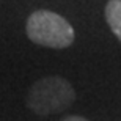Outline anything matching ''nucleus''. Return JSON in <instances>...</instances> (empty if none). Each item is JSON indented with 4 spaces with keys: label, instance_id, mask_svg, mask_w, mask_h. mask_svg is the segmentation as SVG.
<instances>
[{
    "label": "nucleus",
    "instance_id": "nucleus-1",
    "mask_svg": "<svg viewBox=\"0 0 121 121\" xmlns=\"http://www.w3.org/2000/svg\"><path fill=\"white\" fill-rule=\"evenodd\" d=\"M76 99L74 88L66 79L49 76L36 80L27 94V107L38 115H52L66 110Z\"/></svg>",
    "mask_w": 121,
    "mask_h": 121
},
{
    "label": "nucleus",
    "instance_id": "nucleus-2",
    "mask_svg": "<svg viewBox=\"0 0 121 121\" xmlns=\"http://www.w3.org/2000/svg\"><path fill=\"white\" fill-rule=\"evenodd\" d=\"M27 36L39 46L65 49L74 41V28L60 14L38 9L27 19Z\"/></svg>",
    "mask_w": 121,
    "mask_h": 121
},
{
    "label": "nucleus",
    "instance_id": "nucleus-3",
    "mask_svg": "<svg viewBox=\"0 0 121 121\" xmlns=\"http://www.w3.org/2000/svg\"><path fill=\"white\" fill-rule=\"evenodd\" d=\"M105 19L112 31L121 41V0H110L105 6Z\"/></svg>",
    "mask_w": 121,
    "mask_h": 121
},
{
    "label": "nucleus",
    "instance_id": "nucleus-4",
    "mask_svg": "<svg viewBox=\"0 0 121 121\" xmlns=\"http://www.w3.org/2000/svg\"><path fill=\"white\" fill-rule=\"evenodd\" d=\"M63 121H86V120L82 117H69V118H65Z\"/></svg>",
    "mask_w": 121,
    "mask_h": 121
}]
</instances>
